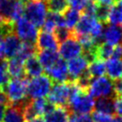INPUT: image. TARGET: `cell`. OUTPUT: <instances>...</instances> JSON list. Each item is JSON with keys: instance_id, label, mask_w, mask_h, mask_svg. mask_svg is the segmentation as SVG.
I'll return each instance as SVG.
<instances>
[{"instance_id": "11", "label": "cell", "mask_w": 122, "mask_h": 122, "mask_svg": "<svg viewBox=\"0 0 122 122\" xmlns=\"http://www.w3.org/2000/svg\"><path fill=\"white\" fill-rule=\"evenodd\" d=\"M88 65V62L82 56H78L69 60V62L67 63L68 76H70L69 81H75L87 70Z\"/></svg>"}, {"instance_id": "32", "label": "cell", "mask_w": 122, "mask_h": 122, "mask_svg": "<svg viewBox=\"0 0 122 122\" xmlns=\"http://www.w3.org/2000/svg\"><path fill=\"white\" fill-rule=\"evenodd\" d=\"M68 2H69V6L71 7V9L80 11V10H83L87 3V0H68Z\"/></svg>"}, {"instance_id": "15", "label": "cell", "mask_w": 122, "mask_h": 122, "mask_svg": "<svg viewBox=\"0 0 122 122\" xmlns=\"http://www.w3.org/2000/svg\"><path fill=\"white\" fill-rule=\"evenodd\" d=\"M102 39L111 46H116L122 42V29L118 26L109 25L102 33Z\"/></svg>"}, {"instance_id": "37", "label": "cell", "mask_w": 122, "mask_h": 122, "mask_svg": "<svg viewBox=\"0 0 122 122\" xmlns=\"http://www.w3.org/2000/svg\"><path fill=\"white\" fill-rule=\"evenodd\" d=\"M28 122H45V120H44L43 117H36V118H33V119H31Z\"/></svg>"}, {"instance_id": "25", "label": "cell", "mask_w": 122, "mask_h": 122, "mask_svg": "<svg viewBox=\"0 0 122 122\" xmlns=\"http://www.w3.org/2000/svg\"><path fill=\"white\" fill-rule=\"evenodd\" d=\"M110 12V6L99 4L96 2L95 10L93 13V17L101 24H107L108 23V17Z\"/></svg>"}, {"instance_id": "5", "label": "cell", "mask_w": 122, "mask_h": 122, "mask_svg": "<svg viewBox=\"0 0 122 122\" xmlns=\"http://www.w3.org/2000/svg\"><path fill=\"white\" fill-rule=\"evenodd\" d=\"M87 93L92 98L113 97L112 81L107 76L93 78L87 90Z\"/></svg>"}, {"instance_id": "13", "label": "cell", "mask_w": 122, "mask_h": 122, "mask_svg": "<svg viewBox=\"0 0 122 122\" xmlns=\"http://www.w3.org/2000/svg\"><path fill=\"white\" fill-rule=\"evenodd\" d=\"M27 102V101H26ZM9 104L5 107L3 122H25L23 108L26 104Z\"/></svg>"}, {"instance_id": "28", "label": "cell", "mask_w": 122, "mask_h": 122, "mask_svg": "<svg viewBox=\"0 0 122 122\" xmlns=\"http://www.w3.org/2000/svg\"><path fill=\"white\" fill-rule=\"evenodd\" d=\"M10 80V74L8 72L7 67V60L1 59L0 60V88H4L5 85Z\"/></svg>"}, {"instance_id": "38", "label": "cell", "mask_w": 122, "mask_h": 122, "mask_svg": "<svg viewBox=\"0 0 122 122\" xmlns=\"http://www.w3.org/2000/svg\"><path fill=\"white\" fill-rule=\"evenodd\" d=\"M112 122H122V118L116 116V117H114V118L112 119Z\"/></svg>"}, {"instance_id": "30", "label": "cell", "mask_w": 122, "mask_h": 122, "mask_svg": "<svg viewBox=\"0 0 122 122\" xmlns=\"http://www.w3.org/2000/svg\"><path fill=\"white\" fill-rule=\"evenodd\" d=\"M113 111L118 117L122 118V96L113 97Z\"/></svg>"}, {"instance_id": "2", "label": "cell", "mask_w": 122, "mask_h": 122, "mask_svg": "<svg viewBox=\"0 0 122 122\" xmlns=\"http://www.w3.org/2000/svg\"><path fill=\"white\" fill-rule=\"evenodd\" d=\"M47 16L46 3L38 0H30L24 5V17L36 28L43 26Z\"/></svg>"}, {"instance_id": "12", "label": "cell", "mask_w": 122, "mask_h": 122, "mask_svg": "<svg viewBox=\"0 0 122 122\" xmlns=\"http://www.w3.org/2000/svg\"><path fill=\"white\" fill-rule=\"evenodd\" d=\"M35 47H36V51L43 50L56 51L58 49V42L53 33L47 32L41 30L38 32Z\"/></svg>"}, {"instance_id": "16", "label": "cell", "mask_w": 122, "mask_h": 122, "mask_svg": "<svg viewBox=\"0 0 122 122\" xmlns=\"http://www.w3.org/2000/svg\"><path fill=\"white\" fill-rule=\"evenodd\" d=\"M24 71H25V75L30 76L31 78L43 74L44 70L40 62L38 61L36 54L29 57L24 61Z\"/></svg>"}, {"instance_id": "1", "label": "cell", "mask_w": 122, "mask_h": 122, "mask_svg": "<svg viewBox=\"0 0 122 122\" xmlns=\"http://www.w3.org/2000/svg\"><path fill=\"white\" fill-rule=\"evenodd\" d=\"M27 87L28 79L26 77L10 79L3 88V91L6 93L10 104H23L28 101Z\"/></svg>"}, {"instance_id": "10", "label": "cell", "mask_w": 122, "mask_h": 122, "mask_svg": "<svg viewBox=\"0 0 122 122\" xmlns=\"http://www.w3.org/2000/svg\"><path fill=\"white\" fill-rule=\"evenodd\" d=\"M47 75L51 80V82L54 81V83H64L69 81L66 62L59 58V60L50 70L47 71Z\"/></svg>"}, {"instance_id": "39", "label": "cell", "mask_w": 122, "mask_h": 122, "mask_svg": "<svg viewBox=\"0 0 122 122\" xmlns=\"http://www.w3.org/2000/svg\"><path fill=\"white\" fill-rule=\"evenodd\" d=\"M15 1H17L19 3H22V4H26L27 2H29V0H15Z\"/></svg>"}, {"instance_id": "34", "label": "cell", "mask_w": 122, "mask_h": 122, "mask_svg": "<svg viewBox=\"0 0 122 122\" xmlns=\"http://www.w3.org/2000/svg\"><path fill=\"white\" fill-rule=\"evenodd\" d=\"M9 104H10V102H9V99H8L6 93L4 92L3 89L0 88V105L6 107V106H8Z\"/></svg>"}, {"instance_id": "31", "label": "cell", "mask_w": 122, "mask_h": 122, "mask_svg": "<svg viewBox=\"0 0 122 122\" xmlns=\"http://www.w3.org/2000/svg\"><path fill=\"white\" fill-rule=\"evenodd\" d=\"M112 91H113V97L115 96H122V77L112 82Z\"/></svg>"}, {"instance_id": "33", "label": "cell", "mask_w": 122, "mask_h": 122, "mask_svg": "<svg viewBox=\"0 0 122 122\" xmlns=\"http://www.w3.org/2000/svg\"><path fill=\"white\" fill-rule=\"evenodd\" d=\"M72 122H93L92 116L86 115H74L72 114Z\"/></svg>"}, {"instance_id": "3", "label": "cell", "mask_w": 122, "mask_h": 122, "mask_svg": "<svg viewBox=\"0 0 122 122\" xmlns=\"http://www.w3.org/2000/svg\"><path fill=\"white\" fill-rule=\"evenodd\" d=\"M52 84L47 74H41L28 80L27 93L31 100L40 99L47 96L51 91Z\"/></svg>"}, {"instance_id": "23", "label": "cell", "mask_w": 122, "mask_h": 122, "mask_svg": "<svg viewBox=\"0 0 122 122\" xmlns=\"http://www.w3.org/2000/svg\"><path fill=\"white\" fill-rule=\"evenodd\" d=\"M87 71L92 79L103 76L105 73V63L102 60H95L88 65Z\"/></svg>"}, {"instance_id": "27", "label": "cell", "mask_w": 122, "mask_h": 122, "mask_svg": "<svg viewBox=\"0 0 122 122\" xmlns=\"http://www.w3.org/2000/svg\"><path fill=\"white\" fill-rule=\"evenodd\" d=\"M53 34L58 42L59 43H62L64 42L65 40H67L68 38H70L71 36V30H69L66 26H62V27H57L54 31H53Z\"/></svg>"}, {"instance_id": "8", "label": "cell", "mask_w": 122, "mask_h": 122, "mask_svg": "<svg viewBox=\"0 0 122 122\" xmlns=\"http://www.w3.org/2000/svg\"><path fill=\"white\" fill-rule=\"evenodd\" d=\"M58 51V54L63 60H71L82 54V47L80 43L71 36L59 45Z\"/></svg>"}, {"instance_id": "24", "label": "cell", "mask_w": 122, "mask_h": 122, "mask_svg": "<svg viewBox=\"0 0 122 122\" xmlns=\"http://www.w3.org/2000/svg\"><path fill=\"white\" fill-rule=\"evenodd\" d=\"M63 18H64L65 26L71 30H73V28L75 27V25L77 24L80 18V11L73 9H68V10L64 13Z\"/></svg>"}, {"instance_id": "7", "label": "cell", "mask_w": 122, "mask_h": 122, "mask_svg": "<svg viewBox=\"0 0 122 122\" xmlns=\"http://www.w3.org/2000/svg\"><path fill=\"white\" fill-rule=\"evenodd\" d=\"M0 14L14 23L24 16V4L15 0H0Z\"/></svg>"}, {"instance_id": "35", "label": "cell", "mask_w": 122, "mask_h": 122, "mask_svg": "<svg viewBox=\"0 0 122 122\" xmlns=\"http://www.w3.org/2000/svg\"><path fill=\"white\" fill-rule=\"evenodd\" d=\"M97 3L99 4H103V5H107V6H112L116 0H95Z\"/></svg>"}, {"instance_id": "6", "label": "cell", "mask_w": 122, "mask_h": 122, "mask_svg": "<svg viewBox=\"0 0 122 122\" xmlns=\"http://www.w3.org/2000/svg\"><path fill=\"white\" fill-rule=\"evenodd\" d=\"M70 95V82L54 83L48 94V101L54 107H67Z\"/></svg>"}, {"instance_id": "26", "label": "cell", "mask_w": 122, "mask_h": 122, "mask_svg": "<svg viewBox=\"0 0 122 122\" xmlns=\"http://www.w3.org/2000/svg\"><path fill=\"white\" fill-rule=\"evenodd\" d=\"M113 51V46H111L107 43H100L97 47V59L98 60H109L112 58Z\"/></svg>"}, {"instance_id": "14", "label": "cell", "mask_w": 122, "mask_h": 122, "mask_svg": "<svg viewBox=\"0 0 122 122\" xmlns=\"http://www.w3.org/2000/svg\"><path fill=\"white\" fill-rule=\"evenodd\" d=\"M36 57L40 62L43 70L46 71L50 70L60 58L58 52L56 51H50V50H43L36 51Z\"/></svg>"}, {"instance_id": "36", "label": "cell", "mask_w": 122, "mask_h": 122, "mask_svg": "<svg viewBox=\"0 0 122 122\" xmlns=\"http://www.w3.org/2000/svg\"><path fill=\"white\" fill-rule=\"evenodd\" d=\"M4 112H5V106L0 105V122H2L4 117Z\"/></svg>"}, {"instance_id": "22", "label": "cell", "mask_w": 122, "mask_h": 122, "mask_svg": "<svg viewBox=\"0 0 122 122\" xmlns=\"http://www.w3.org/2000/svg\"><path fill=\"white\" fill-rule=\"evenodd\" d=\"M46 7L50 10V12L64 14L69 9L68 0H47Z\"/></svg>"}, {"instance_id": "21", "label": "cell", "mask_w": 122, "mask_h": 122, "mask_svg": "<svg viewBox=\"0 0 122 122\" xmlns=\"http://www.w3.org/2000/svg\"><path fill=\"white\" fill-rule=\"evenodd\" d=\"M94 109L95 112L112 115L114 112L113 111V97H103L98 98L96 102H94Z\"/></svg>"}, {"instance_id": "17", "label": "cell", "mask_w": 122, "mask_h": 122, "mask_svg": "<svg viewBox=\"0 0 122 122\" xmlns=\"http://www.w3.org/2000/svg\"><path fill=\"white\" fill-rule=\"evenodd\" d=\"M105 72L111 80L122 77V59H109L105 64Z\"/></svg>"}, {"instance_id": "4", "label": "cell", "mask_w": 122, "mask_h": 122, "mask_svg": "<svg viewBox=\"0 0 122 122\" xmlns=\"http://www.w3.org/2000/svg\"><path fill=\"white\" fill-rule=\"evenodd\" d=\"M13 30L14 33L19 38V40L22 41V43L35 45L39 30L24 16L18 19L16 22H14Z\"/></svg>"}, {"instance_id": "19", "label": "cell", "mask_w": 122, "mask_h": 122, "mask_svg": "<svg viewBox=\"0 0 122 122\" xmlns=\"http://www.w3.org/2000/svg\"><path fill=\"white\" fill-rule=\"evenodd\" d=\"M8 72L13 78H25L24 62L17 57H12L7 60Z\"/></svg>"}, {"instance_id": "18", "label": "cell", "mask_w": 122, "mask_h": 122, "mask_svg": "<svg viewBox=\"0 0 122 122\" xmlns=\"http://www.w3.org/2000/svg\"><path fill=\"white\" fill-rule=\"evenodd\" d=\"M62 26H65L63 16L60 14H57V13L49 12L47 14L44 24L42 26V30L53 33L54 30L57 27H62Z\"/></svg>"}, {"instance_id": "29", "label": "cell", "mask_w": 122, "mask_h": 122, "mask_svg": "<svg viewBox=\"0 0 122 122\" xmlns=\"http://www.w3.org/2000/svg\"><path fill=\"white\" fill-rule=\"evenodd\" d=\"M92 118L93 122H112V119H113L112 115L101 113L98 112H93Z\"/></svg>"}, {"instance_id": "9", "label": "cell", "mask_w": 122, "mask_h": 122, "mask_svg": "<svg viewBox=\"0 0 122 122\" xmlns=\"http://www.w3.org/2000/svg\"><path fill=\"white\" fill-rule=\"evenodd\" d=\"M21 45H22V42L16 36L14 31L8 33L4 37V40H3L4 58L7 60V59H10L12 57H15L21 48Z\"/></svg>"}, {"instance_id": "20", "label": "cell", "mask_w": 122, "mask_h": 122, "mask_svg": "<svg viewBox=\"0 0 122 122\" xmlns=\"http://www.w3.org/2000/svg\"><path fill=\"white\" fill-rule=\"evenodd\" d=\"M108 23L118 27L122 25V0H116L110 8Z\"/></svg>"}]
</instances>
